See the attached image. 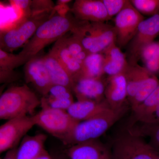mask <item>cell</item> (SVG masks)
<instances>
[{
    "label": "cell",
    "instance_id": "obj_1",
    "mask_svg": "<svg viewBox=\"0 0 159 159\" xmlns=\"http://www.w3.org/2000/svg\"><path fill=\"white\" fill-rule=\"evenodd\" d=\"M81 23L82 21L76 19L71 15L65 16L54 15L39 27L19 53L28 62L46 46L57 41L68 32H77Z\"/></svg>",
    "mask_w": 159,
    "mask_h": 159
},
{
    "label": "cell",
    "instance_id": "obj_2",
    "mask_svg": "<svg viewBox=\"0 0 159 159\" xmlns=\"http://www.w3.org/2000/svg\"><path fill=\"white\" fill-rule=\"evenodd\" d=\"M40 104L41 100L26 84L11 87L0 97V119L8 120L31 115Z\"/></svg>",
    "mask_w": 159,
    "mask_h": 159
},
{
    "label": "cell",
    "instance_id": "obj_3",
    "mask_svg": "<svg viewBox=\"0 0 159 159\" xmlns=\"http://www.w3.org/2000/svg\"><path fill=\"white\" fill-rule=\"evenodd\" d=\"M125 109L119 110L109 109L96 116L79 122L61 142L65 145L70 146L97 139L120 119Z\"/></svg>",
    "mask_w": 159,
    "mask_h": 159
},
{
    "label": "cell",
    "instance_id": "obj_4",
    "mask_svg": "<svg viewBox=\"0 0 159 159\" xmlns=\"http://www.w3.org/2000/svg\"><path fill=\"white\" fill-rule=\"evenodd\" d=\"M52 11L20 18L13 27L1 31L0 49L11 53L25 45L37 31L39 27L55 13Z\"/></svg>",
    "mask_w": 159,
    "mask_h": 159
},
{
    "label": "cell",
    "instance_id": "obj_5",
    "mask_svg": "<svg viewBox=\"0 0 159 159\" xmlns=\"http://www.w3.org/2000/svg\"><path fill=\"white\" fill-rule=\"evenodd\" d=\"M40 105L41 110L33 116L35 125L61 141L80 122L67 111L51 108L41 99Z\"/></svg>",
    "mask_w": 159,
    "mask_h": 159
},
{
    "label": "cell",
    "instance_id": "obj_6",
    "mask_svg": "<svg viewBox=\"0 0 159 159\" xmlns=\"http://www.w3.org/2000/svg\"><path fill=\"white\" fill-rule=\"evenodd\" d=\"M84 48L89 54L101 53L116 40L115 26L105 22L84 21L79 33Z\"/></svg>",
    "mask_w": 159,
    "mask_h": 159
},
{
    "label": "cell",
    "instance_id": "obj_7",
    "mask_svg": "<svg viewBox=\"0 0 159 159\" xmlns=\"http://www.w3.org/2000/svg\"><path fill=\"white\" fill-rule=\"evenodd\" d=\"M157 152L141 137L129 132L116 140L111 153L113 159H156Z\"/></svg>",
    "mask_w": 159,
    "mask_h": 159
},
{
    "label": "cell",
    "instance_id": "obj_8",
    "mask_svg": "<svg viewBox=\"0 0 159 159\" xmlns=\"http://www.w3.org/2000/svg\"><path fill=\"white\" fill-rule=\"evenodd\" d=\"M159 35V13L140 23L136 33L128 44L126 58L129 63H138L144 49Z\"/></svg>",
    "mask_w": 159,
    "mask_h": 159
},
{
    "label": "cell",
    "instance_id": "obj_9",
    "mask_svg": "<svg viewBox=\"0 0 159 159\" xmlns=\"http://www.w3.org/2000/svg\"><path fill=\"white\" fill-rule=\"evenodd\" d=\"M35 125L33 116L8 120L0 127V152L16 148L20 141Z\"/></svg>",
    "mask_w": 159,
    "mask_h": 159
},
{
    "label": "cell",
    "instance_id": "obj_10",
    "mask_svg": "<svg viewBox=\"0 0 159 159\" xmlns=\"http://www.w3.org/2000/svg\"><path fill=\"white\" fill-rule=\"evenodd\" d=\"M145 20L130 1L121 12L116 16L115 29L117 33L116 43L119 48L127 46L136 33L140 23Z\"/></svg>",
    "mask_w": 159,
    "mask_h": 159
},
{
    "label": "cell",
    "instance_id": "obj_11",
    "mask_svg": "<svg viewBox=\"0 0 159 159\" xmlns=\"http://www.w3.org/2000/svg\"><path fill=\"white\" fill-rule=\"evenodd\" d=\"M43 57L36 55L29 60L24 66V74L26 82L31 83L44 97L53 84Z\"/></svg>",
    "mask_w": 159,
    "mask_h": 159
},
{
    "label": "cell",
    "instance_id": "obj_12",
    "mask_svg": "<svg viewBox=\"0 0 159 159\" xmlns=\"http://www.w3.org/2000/svg\"><path fill=\"white\" fill-rule=\"evenodd\" d=\"M70 11L79 20L105 22L111 20L102 0H76Z\"/></svg>",
    "mask_w": 159,
    "mask_h": 159
},
{
    "label": "cell",
    "instance_id": "obj_13",
    "mask_svg": "<svg viewBox=\"0 0 159 159\" xmlns=\"http://www.w3.org/2000/svg\"><path fill=\"white\" fill-rule=\"evenodd\" d=\"M107 80L103 77L96 78H84L74 83L72 92L77 101H102L105 99Z\"/></svg>",
    "mask_w": 159,
    "mask_h": 159
},
{
    "label": "cell",
    "instance_id": "obj_14",
    "mask_svg": "<svg viewBox=\"0 0 159 159\" xmlns=\"http://www.w3.org/2000/svg\"><path fill=\"white\" fill-rule=\"evenodd\" d=\"M64 153L70 159H113L111 153L97 139L69 146Z\"/></svg>",
    "mask_w": 159,
    "mask_h": 159
},
{
    "label": "cell",
    "instance_id": "obj_15",
    "mask_svg": "<svg viewBox=\"0 0 159 159\" xmlns=\"http://www.w3.org/2000/svg\"><path fill=\"white\" fill-rule=\"evenodd\" d=\"M106 80L105 98L111 108L115 110L125 108L128 93L124 74L109 76Z\"/></svg>",
    "mask_w": 159,
    "mask_h": 159
},
{
    "label": "cell",
    "instance_id": "obj_16",
    "mask_svg": "<svg viewBox=\"0 0 159 159\" xmlns=\"http://www.w3.org/2000/svg\"><path fill=\"white\" fill-rule=\"evenodd\" d=\"M101 53L104 56L103 71L108 76L122 74L129 64L126 55L117 45L116 42L111 44Z\"/></svg>",
    "mask_w": 159,
    "mask_h": 159
},
{
    "label": "cell",
    "instance_id": "obj_17",
    "mask_svg": "<svg viewBox=\"0 0 159 159\" xmlns=\"http://www.w3.org/2000/svg\"><path fill=\"white\" fill-rule=\"evenodd\" d=\"M110 108L105 99L99 102L77 101L74 102L67 111L74 119L81 122L96 116Z\"/></svg>",
    "mask_w": 159,
    "mask_h": 159
},
{
    "label": "cell",
    "instance_id": "obj_18",
    "mask_svg": "<svg viewBox=\"0 0 159 159\" xmlns=\"http://www.w3.org/2000/svg\"><path fill=\"white\" fill-rule=\"evenodd\" d=\"M65 35L55 42L50 51L58 58L70 75L74 83L80 78L82 66L69 52L66 44Z\"/></svg>",
    "mask_w": 159,
    "mask_h": 159
},
{
    "label": "cell",
    "instance_id": "obj_19",
    "mask_svg": "<svg viewBox=\"0 0 159 159\" xmlns=\"http://www.w3.org/2000/svg\"><path fill=\"white\" fill-rule=\"evenodd\" d=\"M43 58L53 85L64 86L72 91L74 80L58 58L51 51Z\"/></svg>",
    "mask_w": 159,
    "mask_h": 159
},
{
    "label": "cell",
    "instance_id": "obj_20",
    "mask_svg": "<svg viewBox=\"0 0 159 159\" xmlns=\"http://www.w3.org/2000/svg\"><path fill=\"white\" fill-rule=\"evenodd\" d=\"M47 139V135L43 134L25 136L17 148L16 159H36L45 150V143Z\"/></svg>",
    "mask_w": 159,
    "mask_h": 159
},
{
    "label": "cell",
    "instance_id": "obj_21",
    "mask_svg": "<svg viewBox=\"0 0 159 159\" xmlns=\"http://www.w3.org/2000/svg\"><path fill=\"white\" fill-rule=\"evenodd\" d=\"M123 73L126 79L128 99L130 102L145 80L152 74L145 66H142L138 63H129Z\"/></svg>",
    "mask_w": 159,
    "mask_h": 159
},
{
    "label": "cell",
    "instance_id": "obj_22",
    "mask_svg": "<svg viewBox=\"0 0 159 159\" xmlns=\"http://www.w3.org/2000/svg\"><path fill=\"white\" fill-rule=\"evenodd\" d=\"M103 66L104 56L101 52L90 54L83 63L81 75L79 80L103 77L104 75Z\"/></svg>",
    "mask_w": 159,
    "mask_h": 159
},
{
    "label": "cell",
    "instance_id": "obj_23",
    "mask_svg": "<svg viewBox=\"0 0 159 159\" xmlns=\"http://www.w3.org/2000/svg\"><path fill=\"white\" fill-rule=\"evenodd\" d=\"M159 106V85L142 104L134 110L136 119L143 123H148Z\"/></svg>",
    "mask_w": 159,
    "mask_h": 159
},
{
    "label": "cell",
    "instance_id": "obj_24",
    "mask_svg": "<svg viewBox=\"0 0 159 159\" xmlns=\"http://www.w3.org/2000/svg\"><path fill=\"white\" fill-rule=\"evenodd\" d=\"M159 85L158 78L155 75L152 74L145 80L137 92L133 99L129 102L133 110L142 104Z\"/></svg>",
    "mask_w": 159,
    "mask_h": 159
},
{
    "label": "cell",
    "instance_id": "obj_25",
    "mask_svg": "<svg viewBox=\"0 0 159 159\" xmlns=\"http://www.w3.org/2000/svg\"><path fill=\"white\" fill-rule=\"evenodd\" d=\"M72 34L69 36L65 35L67 48L71 55L82 66L89 54L83 46L80 36L72 32Z\"/></svg>",
    "mask_w": 159,
    "mask_h": 159
},
{
    "label": "cell",
    "instance_id": "obj_26",
    "mask_svg": "<svg viewBox=\"0 0 159 159\" xmlns=\"http://www.w3.org/2000/svg\"><path fill=\"white\" fill-rule=\"evenodd\" d=\"M27 62L20 53L13 54L0 49V70H14Z\"/></svg>",
    "mask_w": 159,
    "mask_h": 159
},
{
    "label": "cell",
    "instance_id": "obj_27",
    "mask_svg": "<svg viewBox=\"0 0 159 159\" xmlns=\"http://www.w3.org/2000/svg\"><path fill=\"white\" fill-rule=\"evenodd\" d=\"M130 2L142 15L152 16L159 13V0H130Z\"/></svg>",
    "mask_w": 159,
    "mask_h": 159
},
{
    "label": "cell",
    "instance_id": "obj_28",
    "mask_svg": "<svg viewBox=\"0 0 159 159\" xmlns=\"http://www.w3.org/2000/svg\"><path fill=\"white\" fill-rule=\"evenodd\" d=\"M110 19L117 16L129 2V0H102Z\"/></svg>",
    "mask_w": 159,
    "mask_h": 159
},
{
    "label": "cell",
    "instance_id": "obj_29",
    "mask_svg": "<svg viewBox=\"0 0 159 159\" xmlns=\"http://www.w3.org/2000/svg\"><path fill=\"white\" fill-rule=\"evenodd\" d=\"M41 99L51 108L67 111L74 103V99H57L48 96H44Z\"/></svg>",
    "mask_w": 159,
    "mask_h": 159
},
{
    "label": "cell",
    "instance_id": "obj_30",
    "mask_svg": "<svg viewBox=\"0 0 159 159\" xmlns=\"http://www.w3.org/2000/svg\"><path fill=\"white\" fill-rule=\"evenodd\" d=\"M55 8L54 3L49 0H34L32 1L31 6V16L50 11Z\"/></svg>",
    "mask_w": 159,
    "mask_h": 159
},
{
    "label": "cell",
    "instance_id": "obj_31",
    "mask_svg": "<svg viewBox=\"0 0 159 159\" xmlns=\"http://www.w3.org/2000/svg\"><path fill=\"white\" fill-rule=\"evenodd\" d=\"M72 90L64 86L53 85L47 96L57 99H74Z\"/></svg>",
    "mask_w": 159,
    "mask_h": 159
},
{
    "label": "cell",
    "instance_id": "obj_32",
    "mask_svg": "<svg viewBox=\"0 0 159 159\" xmlns=\"http://www.w3.org/2000/svg\"><path fill=\"white\" fill-rule=\"evenodd\" d=\"M141 59L143 62L149 59H159V40L154 41L144 49Z\"/></svg>",
    "mask_w": 159,
    "mask_h": 159
},
{
    "label": "cell",
    "instance_id": "obj_33",
    "mask_svg": "<svg viewBox=\"0 0 159 159\" xmlns=\"http://www.w3.org/2000/svg\"><path fill=\"white\" fill-rule=\"evenodd\" d=\"M10 2L11 6L16 9H19L22 12L21 17H28L31 16V6L32 1L13 0L10 1Z\"/></svg>",
    "mask_w": 159,
    "mask_h": 159
},
{
    "label": "cell",
    "instance_id": "obj_34",
    "mask_svg": "<svg viewBox=\"0 0 159 159\" xmlns=\"http://www.w3.org/2000/svg\"><path fill=\"white\" fill-rule=\"evenodd\" d=\"M20 74L14 70H0L1 83H10L19 79Z\"/></svg>",
    "mask_w": 159,
    "mask_h": 159
},
{
    "label": "cell",
    "instance_id": "obj_35",
    "mask_svg": "<svg viewBox=\"0 0 159 159\" xmlns=\"http://www.w3.org/2000/svg\"><path fill=\"white\" fill-rule=\"evenodd\" d=\"M143 63L145 67L151 74L156 76L159 75V59H149Z\"/></svg>",
    "mask_w": 159,
    "mask_h": 159
},
{
    "label": "cell",
    "instance_id": "obj_36",
    "mask_svg": "<svg viewBox=\"0 0 159 159\" xmlns=\"http://www.w3.org/2000/svg\"><path fill=\"white\" fill-rule=\"evenodd\" d=\"M148 124H159V106L154 112L152 116L151 117Z\"/></svg>",
    "mask_w": 159,
    "mask_h": 159
},
{
    "label": "cell",
    "instance_id": "obj_37",
    "mask_svg": "<svg viewBox=\"0 0 159 159\" xmlns=\"http://www.w3.org/2000/svg\"><path fill=\"white\" fill-rule=\"evenodd\" d=\"M17 148H15L9 150L6 152V155L2 159H16V153Z\"/></svg>",
    "mask_w": 159,
    "mask_h": 159
},
{
    "label": "cell",
    "instance_id": "obj_38",
    "mask_svg": "<svg viewBox=\"0 0 159 159\" xmlns=\"http://www.w3.org/2000/svg\"><path fill=\"white\" fill-rule=\"evenodd\" d=\"M35 159H53L51 155L45 149L42 153Z\"/></svg>",
    "mask_w": 159,
    "mask_h": 159
},
{
    "label": "cell",
    "instance_id": "obj_39",
    "mask_svg": "<svg viewBox=\"0 0 159 159\" xmlns=\"http://www.w3.org/2000/svg\"><path fill=\"white\" fill-rule=\"evenodd\" d=\"M53 159H68V157H67L65 154H56L55 155L52 156Z\"/></svg>",
    "mask_w": 159,
    "mask_h": 159
},
{
    "label": "cell",
    "instance_id": "obj_40",
    "mask_svg": "<svg viewBox=\"0 0 159 159\" xmlns=\"http://www.w3.org/2000/svg\"><path fill=\"white\" fill-rule=\"evenodd\" d=\"M71 2L70 0H59L57 1L58 5H66L68 3Z\"/></svg>",
    "mask_w": 159,
    "mask_h": 159
},
{
    "label": "cell",
    "instance_id": "obj_41",
    "mask_svg": "<svg viewBox=\"0 0 159 159\" xmlns=\"http://www.w3.org/2000/svg\"><path fill=\"white\" fill-rule=\"evenodd\" d=\"M156 159H159V151H158L157 153L156 157Z\"/></svg>",
    "mask_w": 159,
    "mask_h": 159
}]
</instances>
